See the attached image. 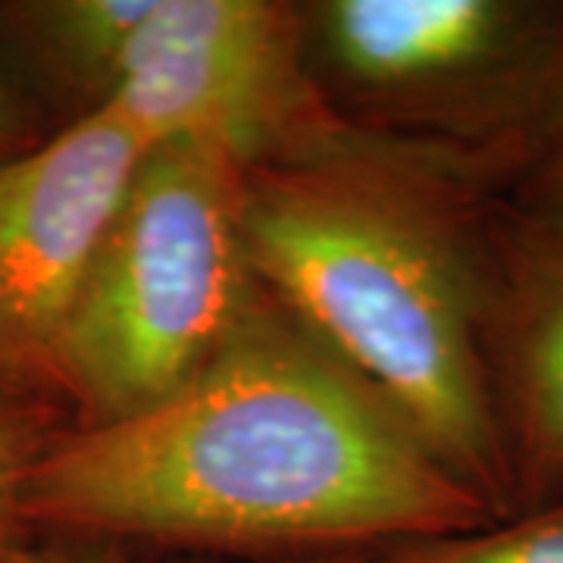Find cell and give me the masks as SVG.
<instances>
[{
  "label": "cell",
  "instance_id": "obj_6",
  "mask_svg": "<svg viewBox=\"0 0 563 563\" xmlns=\"http://www.w3.org/2000/svg\"><path fill=\"white\" fill-rule=\"evenodd\" d=\"M144 147L103 107L0 166V395L66 426V335Z\"/></svg>",
  "mask_w": 563,
  "mask_h": 563
},
{
  "label": "cell",
  "instance_id": "obj_5",
  "mask_svg": "<svg viewBox=\"0 0 563 563\" xmlns=\"http://www.w3.org/2000/svg\"><path fill=\"white\" fill-rule=\"evenodd\" d=\"M144 144L195 135L242 166L320 151L354 125L325 101L285 0H157L107 103Z\"/></svg>",
  "mask_w": 563,
  "mask_h": 563
},
{
  "label": "cell",
  "instance_id": "obj_9",
  "mask_svg": "<svg viewBox=\"0 0 563 563\" xmlns=\"http://www.w3.org/2000/svg\"><path fill=\"white\" fill-rule=\"evenodd\" d=\"M383 563H563V498L470 532L395 544Z\"/></svg>",
  "mask_w": 563,
  "mask_h": 563
},
{
  "label": "cell",
  "instance_id": "obj_1",
  "mask_svg": "<svg viewBox=\"0 0 563 563\" xmlns=\"http://www.w3.org/2000/svg\"><path fill=\"white\" fill-rule=\"evenodd\" d=\"M22 514L32 532L232 554L395 548L495 520L261 282L173 398L57 432L29 473Z\"/></svg>",
  "mask_w": 563,
  "mask_h": 563
},
{
  "label": "cell",
  "instance_id": "obj_10",
  "mask_svg": "<svg viewBox=\"0 0 563 563\" xmlns=\"http://www.w3.org/2000/svg\"><path fill=\"white\" fill-rule=\"evenodd\" d=\"M504 198L563 235V73L507 166Z\"/></svg>",
  "mask_w": 563,
  "mask_h": 563
},
{
  "label": "cell",
  "instance_id": "obj_3",
  "mask_svg": "<svg viewBox=\"0 0 563 563\" xmlns=\"http://www.w3.org/2000/svg\"><path fill=\"white\" fill-rule=\"evenodd\" d=\"M254 285L242 163L195 135L147 144L66 335L69 426L132 420L181 391L220 351Z\"/></svg>",
  "mask_w": 563,
  "mask_h": 563
},
{
  "label": "cell",
  "instance_id": "obj_12",
  "mask_svg": "<svg viewBox=\"0 0 563 563\" xmlns=\"http://www.w3.org/2000/svg\"><path fill=\"white\" fill-rule=\"evenodd\" d=\"M0 563H135L132 548L88 532H32L0 554Z\"/></svg>",
  "mask_w": 563,
  "mask_h": 563
},
{
  "label": "cell",
  "instance_id": "obj_7",
  "mask_svg": "<svg viewBox=\"0 0 563 563\" xmlns=\"http://www.w3.org/2000/svg\"><path fill=\"white\" fill-rule=\"evenodd\" d=\"M485 361L517 514L563 498V235L501 203Z\"/></svg>",
  "mask_w": 563,
  "mask_h": 563
},
{
  "label": "cell",
  "instance_id": "obj_11",
  "mask_svg": "<svg viewBox=\"0 0 563 563\" xmlns=\"http://www.w3.org/2000/svg\"><path fill=\"white\" fill-rule=\"evenodd\" d=\"M66 422L54 413L0 395V554L32 536L22 514V495L32 466Z\"/></svg>",
  "mask_w": 563,
  "mask_h": 563
},
{
  "label": "cell",
  "instance_id": "obj_13",
  "mask_svg": "<svg viewBox=\"0 0 563 563\" xmlns=\"http://www.w3.org/2000/svg\"><path fill=\"white\" fill-rule=\"evenodd\" d=\"M51 132H57V129H51L44 122V117L22 95L20 85L10 76L7 63L0 57V166L25 154L29 147H35Z\"/></svg>",
  "mask_w": 563,
  "mask_h": 563
},
{
  "label": "cell",
  "instance_id": "obj_8",
  "mask_svg": "<svg viewBox=\"0 0 563 563\" xmlns=\"http://www.w3.org/2000/svg\"><path fill=\"white\" fill-rule=\"evenodd\" d=\"M157 0H0V57L51 129L103 110Z\"/></svg>",
  "mask_w": 563,
  "mask_h": 563
},
{
  "label": "cell",
  "instance_id": "obj_4",
  "mask_svg": "<svg viewBox=\"0 0 563 563\" xmlns=\"http://www.w3.org/2000/svg\"><path fill=\"white\" fill-rule=\"evenodd\" d=\"M303 54L332 110L454 147L504 176L563 73V0H303Z\"/></svg>",
  "mask_w": 563,
  "mask_h": 563
},
{
  "label": "cell",
  "instance_id": "obj_2",
  "mask_svg": "<svg viewBox=\"0 0 563 563\" xmlns=\"http://www.w3.org/2000/svg\"><path fill=\"white\" fill-rule=\"evenodd\" d=\"M504 166L351 129L242 166L251 269L495 520L517 514L485 361Z\"/></svg>",
  "mask_w": 563,
  "mask_h": 563
},
{
  "label": "cell",
  "instance_id": "obj_14",
  "mask_svg": "<svg viewBox=\"0 0 563 563\" xmlns=\"http://www.w3.org/2000/svg\"><path fill=\"white\" fill-rule=\"evenodd\" d=\"M325 563H383V558H379V561H366V558H339V561H325Z\"/></svg>",
  "mask_w": 563,
  "mask_h": 563
}]
</instances>
